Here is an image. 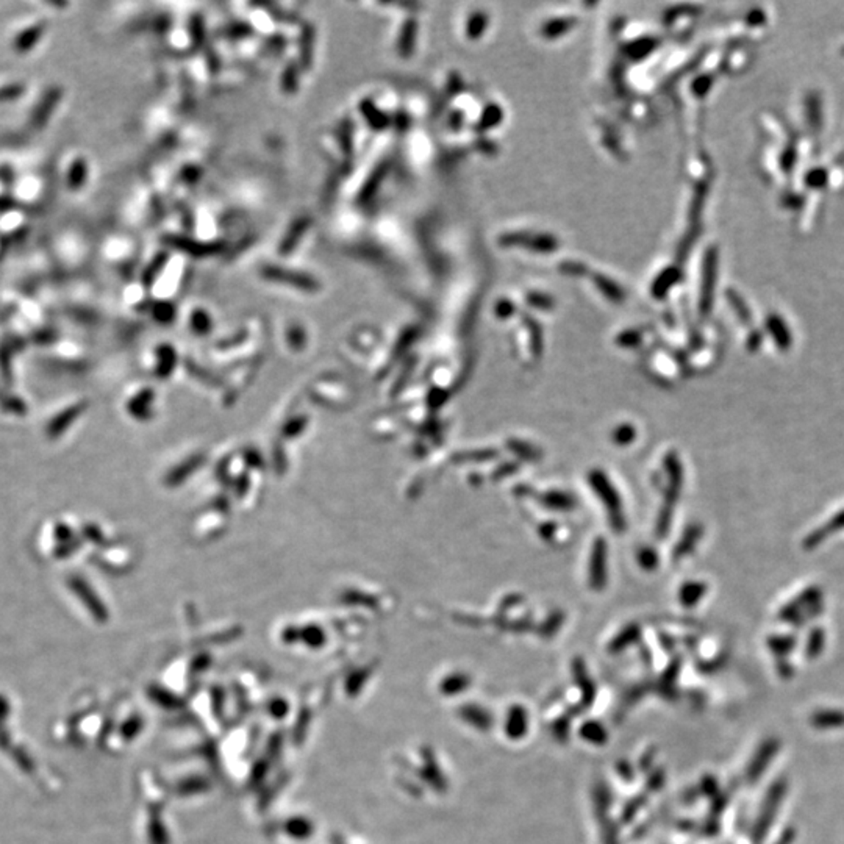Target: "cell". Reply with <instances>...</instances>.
Here are the masks:
<instances>
[{
    "label": "cell",
    "instance_id": "cell-4",
    "mask_svg": "<svg viewBox=\"0 0 844 844\" xmlns=\"http://www.w3.org/2000/svg\"><path fill=\"white\" fill-rule=\"evenodd\" d=\"M163 241L166 243L169 247H173V249L185 252V253H188V255L196 257V258L216 255V253L222 252L225 249V246L219 241L203 243V241H197V239L177 236V235L164 236Z\"/></svg>",
    "mask_w": 844,
    "mask_h": 844
},
{
    "label": "cell",
    "instance_id": "cell-12",
    "mask_svg": "<svg viewBox=\"0 0 844 844\" xmlns=\"http://www.w3.org/2000/svg\"><path fill=\"white\" fill-rule=\"evenodd\" d=\"M664 466H667L668 477H669V490L668 491L678 494L683 485V468H682L681 460H678L676 452H669L667 458H664Z\"/></svg>",
    "mask_w": 844,
    "mask_h": 844
},
{
    "label": "cell",
    "instance_id": "cell-14",
    "mask_svg": "<svg viewBox=\"0 0 844 844\" xmlns=\"http://www.w3.org/2000/svg\"><path fill=\"white\" fill-rule=\"evenodd\" d=\"M313 44H314V30L310 24L304 27L300 33V61L304 69H310L313 63Z\"/></svg>",
    "mask_w": 844,
    "mask_h": 844
},
{
    "label": "cell",
    "instance_id": "cell-15",
    "mask_svg": "<svg viewBox=\"0 0 844 844\" xmlns=\"http://www.w3.org/2000/svg\"><path fill=\"white\" fill-rule=\"evenodd\" d=\"M766 644L774 655L784 658L796 648L798 640H796V636L793 635H772L768 638Z\"/></svg>",
    "mask_w": 844,
    "mask_h": 844
},
{
    "label": "cell",
    "instance_id": "cell-11",
    "mask_svg": "<svg viewBox=\"0 0 844 844\" xmlns=\"http://www.w3.org/2000/svg\"><path fill=\"white\" fill-rule=\"evenodd\" d=\"M702 533H704V528L701 524H691L688 528H686L683 533V538L681 540V543L676 546L674 558H682V557H685V555H688L690 552L695 551L699 540L702 538Z\"/></svg>",
    "mask_w": 844,
    "mask_h": 844
},
{
    "label": "cell",
    "instance_id": "cell-20",
    "mask_svg": "<svg viewBox=\"0 0 844 844\" xmlns=\"http://www.w3.org/2000/svg\"><path fill=\"white\" fill-rule=\"evenodd\" d=\"M543 502L546 505H551V507H554V509H560V510H566V509H571V507H572V499L565 496V494H561V493H549V494H546Z\"/></svg>",
    "mask_w": 844,
    "mask_h": 844
},
{
    "label": "cell",
    "instance_id": "cell-5",
    "mask_svg": "<svg viewBox=\"0 0 844 844\" xmlns=\"http://www.w3.org/2000/svg\"><path fill=\"white\" fill-rule=\"evenodd\" d=\"M822 602V589L819 587H810L804 589L798 598L788 602L786 605L779 612V619L785 622H794L798 617L805 612Z\"/></svg>",
    "mask_w": 844,
    "mask_h": 844
},
{
    "label": "cell",
    "instance_id": "cell-24",
    "mask_svg": "<svg viewBox=\"0 0 844 844\" xmlns=\"http://www.w3.org/2000/svg\"><path fill=\"white\" fill-rule=\"evenodd\" d=\"M634 440V429L632 427H619L615 431V441L619 444H626Z\"/></svg>",
    "mask_w": 844,
    "mask_h": 844
},
{
    "label": "cell",
    "instance_id": "cell-8",
    "mask_svg": "<svg viewBox=\"0 0 844 844\" xmlns=\"http://www.w3.org/2000/svg\"><path fill=\"white\" fill-rule=\"evenodd\" d=\"M605 543L602 540H598L593 547L591 557V568H589V577H591V587L601 589L605 583Z\"/></svg>",
    "mask_w": 844,
    "mask_h": 844
},
{
    "label": "cell",
    "instance_id": "cell-7",
    "mask_svg": "<svg viewBox=\"0 0 844 844\" xmlns=\"http://www.w3.org/2000/svg\"><path fill=\"white\" fill-rule=\"evenodd\" d=\"M841 528H844V510L836 513L835 516L830 521H827L824 525H821L818 528H815L813 532H810L804 538L802 547H804L805 551H813L815 547H818L819 544L824 543V541L829 538V535L838 532V530H841Z\"/></svg>",
    "mask_w": 844,
    "mask_h": 844
},
{
    "label": "cell",
    "instance_id": "cell-6",
    "mask_svg": "<svg viewBox=\"0 0 844 844\" xmlns=\"http://www.w3.org/2000/svg\"><path fill=\"white\" fill-rule=\"evenodd\" d=\"M777 751H779V743L775 739H768L758 747L756 756H753L751 760L749 768H747V777H749V780L756 782L761 777V775H763L766 768L771 765V761L775 757Z\"/></svg>",
    "mask_w": 844,
    "mask_h": 844
},
{
    "label": "cell",
    "instance_id": "cell-23",
    "mask_svg": "<svg viewBox=\"0 0 844 844\" xmlns=\"http://www.w3.org/2000/svg\"><path fill=\"white\" fill-rule=\"evenodd\" d=\"M657 561H658V557H657L654 551H650V549H644V551L640 555L641 566L646 568V569L655 568L657 566Z\"/></svg>",
    "mask_w": 844,
    "mask_h": 844
},
{
    "label": "cell",
    "instance_id": "cell-16",
    "mask_svg": "<svg viewBox=\"0 0 844 844\" xmlns=\"http://www.w3.org/2000/svg\"><path fill=\"white\" fill-rule=\"evenodd\" d=\"M826 646V632L821 627H815L812 632L808 635V640L805 644V657L808 658H818L822 650H824Z\"/></svg>",
    "mask_w": 844,
    "mask_h": 844
},
{
    "label": "cell",
    "instance_id": "cell-17",
    "mask_svg": "<svg viewBox=\"0 0 844 844\" xmlns=\"http://www.w3.org/2000/svg\"><path fill=\"white\" fill-rule=\"evenodd\" d=\"M768 328H770V332L774 336L775 344H777L782 349V351H786V349L791 346L790 332L786 330L785 324L780 319L772 318V319L768 321Z\"/></svg>",
    "mask_w": 844,
    "mask_h": 844
},
{
    "label": "cell",
    "instance_id": "cell-13",
    "mask_svg": "<svg viewBox=\"0 0 844 844\" xmlns=\"http://www.w3.org/2000/svg\"><path fill=\"white\" fill-rule=\"evenodd\" d=\"M709 591V587L705 585L702 582H688L685 583V585L681 588V593H678V599H681V603L683 607H695L701 601L705 593Z\"/></svg>",
    "mask_w": 844,
    "mask_h": 844
},
{
    "label": "cell",
    "instance_id": "cell-3",
    "mask_svg": "<svg viewBox=\"0 0 844 844\" xmlns=\"http://www.w3.org/2000/svg\"><path fill=\"white\" fill-rule=\"evenodd\" d=\"M589 480H591V485L594 486V490L598 491L601 499L603 500V504L608 507L613 527L616 528V530H622L624 519H622V513H621V500H619V497H617V494L612 486V483H610L608 480L603 477L602 472H598V471L591 472Z\"/></svg>",
    "mask_w": 844,
    "mask_h": 844
},
{
    "label": "cell",
    "instance_id": "cell-1",
    "mask_svg": "<svg viewBox=\"0 0 844 844\" xmlns=\"http://www.w3.org/2000/svg\"><path fill=\"white\" fill-rule=\"evenodd\" d=\"M785 793H786V785H785V782H782V780L775 782V784L771 786V790L766 793L763 804H761V807H760V815L756 821V832H753V838H756L757 843L763 841L768 830L772 827V822L775 821V816H777L780 804L784 802Z\"/></svg>",
    "mask_w": 844,
    "mask_h": 844
},
{
    "label": "cell",
    "instance_id": "cell-21",
    "mask_svg": "<svg viewBox=\"0 0 844 844\" xmlns=\"http://www.w3.org/2000/svg\"><path fill=\"white\" fill-rule=\"evenodd\" d=\"M74 416H75V410H69V411H65L61 416L55 417V420L49 425V435L57 436L58 434H61V431H63V429L67 425V422L72 421Z\"/></svg>",
    "mask_w": 844,
    "mask_h": 844
},
{
    "label": "cell",
    "instance_id": "cell-2",
    "mask_svg": "<svg viewBox=\"0 0 844 844\" xmlns=\"http://www.w3.org/2000/svg\"><path fill=\"white\" fill-rule=\"evenodd\" d=\"M262 277L266 280L276 281V283H285V285L296 286V288H299V290L308 291V293H314V291L321 290V283L316 279L312 277L310 274L286 269V267H280V266H274V264H267V266L262 267Z\"/></svg>",
    "mask_w": 844,
    "mask_h": 844
},
{
    "label": "cell",
    "instance_id": "cell-10",
    "mask_svg": "<svg viewBox=\"0 0 844 844\" xmlns=\"http://www.w3.org/2000/svg\"><path fill=\"white\" fill-rule=\"evenodd\" d=\"M310 224H312L310 217H300L296 224H293V227L288 230L283 241H281L279 246L280 255H288V253L293 252L294 247L299 244L300 236L304 235L308 229H310Z\"/></svg>",
    "mask_w": 844,
    "mask_h": 844
},
{
    "label": "cell",
    "instance_id": "cell-9",
    "mask_svg": "<svg viewBox=\"0 0 844 844\" xmlns=\"http://www.w3.org/2000/svg\"><path fill=\"white\" fill-rule=\"evenodd\" d=\"M810 723H812L815 729L819 730L840 729V727H844V711L832 709L818 710L810 718Z\"/></svg>",
    "mask_w": 844,
    "mask_h": 844
},
{
    "label": "cell",
    "instance_id": "cell-22",
    "mask_svg": "<svg viewBox=\"0 0 844 844\" xmlns=\"http://www.w3.org/2000/svg\"><path fill=\"white\" fill-rule=\"evenodd\" d=\"M283 88L286 89L288 93L296 91V88H297V72H296V67H294V66H290L285 71V75H283Z\"/></svg>",
    "mask_w": 844,
    "mask_h": 844
},
{
    "label": "cell",
    "instance_id": "cell-18",
    "mask_svg": "<svg viewBox=\"0 0 844 844\" xmlns=\"http://www.w3.org/2000/svg\"><path fill=\"white\" fill-rule=\"evenodd\" d=\"M166 260H168V253L163 252V253H159V255H156L152 262H150V264L142 272V283L144 285L150 286L154 283L155 279L159 277V274L164 267V264H166Z\"/></svg>",
    "mask_w": 844,
    "mask_h": 844
},
{
    "label": "cell",
    "instance_id": "cell-25",
    "mask_svg": "<svg viewBox=\"0 0 844 844\" xmlns=\"http://www.w3.org/2000/svg\"><path fill=\"white\" fill-rule=\"evenodd\" d=\"M760 342H761V335L760 333H753L751 336V341H749V344H747V346H749L751 351H756V349L760 346Z\"/></svg>",
    "mask_w": 844,
    "mask_h": 844
},
{
    "label": "cell",
    "instance_id": "cell-19",
    "mask_svg": "<svg viewBox=\"0 0 844 844\" xmlns=\"http://www.w3.org/2000/svg\"><path fill=\"white\" fill-rule=\"evenodd\" d=\"M672 510H674V504L664 502L660 516H658V523H657V533L660 538H663L669 530L671 521H672Z\"/></svg>",
    "mask_w": 844,
    "mask_h": 844
}]
</instances>
